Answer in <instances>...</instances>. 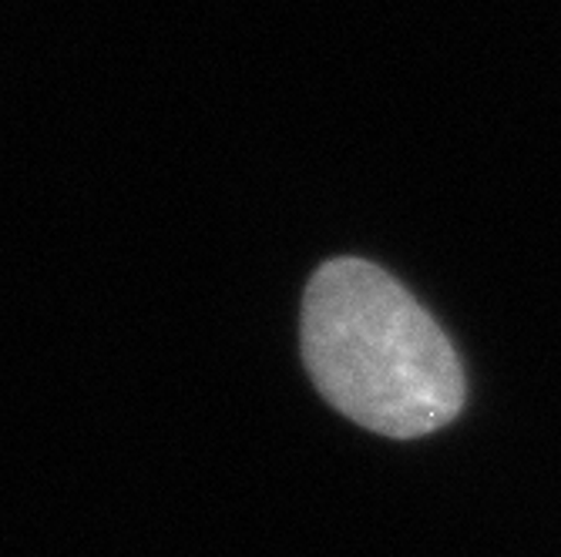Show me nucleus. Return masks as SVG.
<instances>
[{"label":"nucleus","mask_w":561,"mask_h":557,"mask_svg":"<svg viewBox=\"0 0 561 557\" xmlns=\"http://www.w3.org/2000/svg\"><path fill=\"white\" fill-rule=\"evenodd\" d=\"M302 363L330 407L380 437L414 440L465 407V367L444 329L390 272L323 263L302 295Z\"/></svg>","instance_id":"nucleus-1"}]
</instances>
